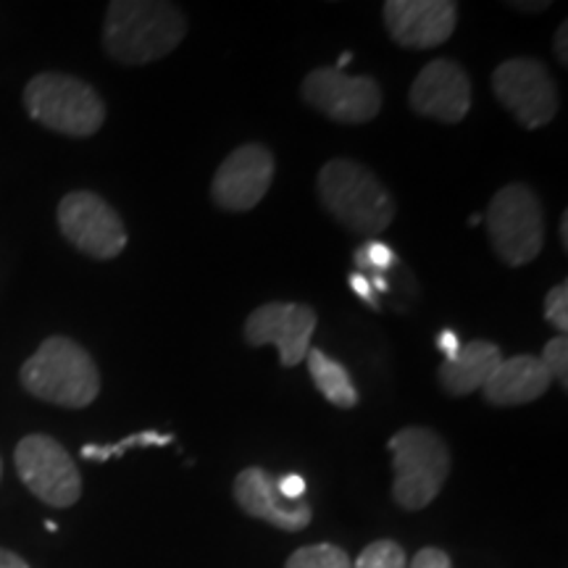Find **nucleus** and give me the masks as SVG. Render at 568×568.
I'll use <instances>...</instances> for the list:
<instances>
[{
	"label": "nucleus",
	"instance_id": "13",
	"mask_svg": "<svg viewBox=\"0 0 568 568\" xmlns=\"http://www.w3.org/2000/svg\"><path fill=\"white\" fill-rule=\"evenodd\" d=\"M408 101L418 116L437 119L443 124H458L471 109V80L460 63L435 59L426 63L416 82L410 84Z\"/></svg>",
	"mask_w": 568,
	"mask_h": 568
},
{
	"label": "nucleus",
	"instance_id": "6",
	"mask_svg": "<svg viewBox=\"0 0 568 568\" xmlns=\"http://www.w3.org/2000/svg\"><path fill=\"white\" fill-rule=\"evenodd\" d=\"M487 234L503 264L527 266L545 243V213L535 190L516 182L495 193L487 205Z\"/></svg>",
	"mask_w": 568,
	"mask_h": 568
},
{
	"label": "nucleus",
	"instance_id": "21",
	"mask_svg": "<svg viewBox=\"0 0 568 568\" xmlns=\"http://www.w3.org/2000/svg\"><path fill=\"white\" fill-rule=\"evenodd\" d=\"M353 568H408V558L393 539H376L355 558Z\"/></svg>",
	"mask_w": 568,
	"mask_h": 568
},
{
	"label": "nucleus",
	"instance_id": "24",
	"mask_svg": "<svg viewBox=\"0 0 568 568\" xmlns=\"http://www.w3.org/2000/svg\"><path fill=\"white\" fill-rule=\"evenodd\" d=\"M545 318H548L550 326H556L558 335H566V329H568V287H566V282L556 284V287L548 293V297H545Z\"/></svg>",
	"mask_w": 568,
	"mask_h": 568
},
{
	"label": "nucleus",
	"instance_id": "23",
	"mask_svg": "<svg viewBox=\"0 0 568 568\" xmlns=\"http://www.w3.org/2000/svg\"><path fill=\"white\" fill-rule=\"evenodd\" d=\"M542 366L548 368L550 379H558L560 387H568V339L566 335L552 337L542 351Z\"/></svg>",
	"mask_w": 568,
	"mask_h": 568
},
{
	"label": "nucleus",
	"instance_id": "18",
	"mask_svg": "<svg viewBox=\"0 0 568 568\" xmlns=\"http://www.w3.org/2000/svg\"><path fill=\"white\" fill-rule=\"evenodd\" d=\"M305 361H308V372L316 389L332 403V406L345 410L358 406V389L353 387L351 374H347V368L343 364H337L335 358H329L324 351H316V347H311Z\"/></svg>",
	"mask_w": 568,
	"mask_h": 568
},
{
	"label": "nucleus",
	"instance_id": "3",
	"mask_svg": "<svg viewBox=\"0 0 568 568\" xmlns=\"http://www.w3.org/2000/svg\"><path fill=\"white\" fill-rule=\"evenodd\" d=\"M318 197L345 230L364 237L382 234L395 219V201L385 184L364 163L351 159L324 163L318 172Z\"/></svg>",
	"mask_w": 568,
	"mask_h": 568
},
{
	"label": "nucleus",
	"instance_id": "20",
	"mask_svg": "<svg viewBox=\"0 0 568 568\" xmlns=\"http://www.w3.org/2000/svg\"><path fill=\"white\" fill-rule=\"evenodd\" d=\"M174 437L172 435H161V432H138V435L124 437L122 443L116 445H84L82 447V458L88 460H109V458H122L130 447H161V445H172Z\"/></svg>",
	"mask_w": 568,
	"mask_h": 568
},
{
	"label": "nucleus",
	"instance_id": "10",
	"mask_svg": "<svg viewBox=\"0 0 568 568\" xmlns=\"http://www.w3.org/2000/svg\"><path fill=\"white\" fill-rule=\"evenodd\" d=\"M303 101L339 124H366L379 116L382 90L372 77H351L337 69H314L301 84Z\"/></svg>",
	"mask_w": 568,
	"mask_h": 568
},
{
	"label": "nucleus",
	"instance_id": "32",
	"mask_svg": "<svg viewBox=\"0 0 568 568\" xmlns=\"http://www.w3.org/2000/svg\"><path fill=\"white\" fill-rule=\"evenodd\" d=\"M516 9H531V11H542V9H548V3H514Z\"/></svg>",
	"mask_w": 568,
	"mask_h": 568
},
{
	"label": "nucleus",
	"instance_id": "25",
	"mask_svg": "<svg viewBox=\"0 0 568 568\" xmlns=\"http://www.w3.org/2000/svg\"><path fill=\"white\" fill-rule=\"evenodd\" d=\"M410 568H450V556L439 548H424L410 560Z\"/></svg>",
	"mask_w": 568,
	"mask_h": 568
},
{
	"label": "nucleus",
	"instance_id": "4",
	"mask_svg": "<svg viewBox=\"0 0 568 568\" xmlns=\"http://www.w3.org/2000/svg\"><path fill=\"white\" fill-rule=\"evenodd\" d=\"M395 485L393 497L403 510H422L443 493L450 474V450L435 429L406 426L389 437Z\"/></svg>",
	"mask_w": 568,
	"mask_h": 568
},
{
	"label": "nucleus",
	"instance_id": "5",
	"mask_svg": "<svg viewBox=\"0 0 568 568\" xmlns=\"http://www.w3.org/2000/svg\"><path fill=\"white\" fill-rule=\"evenodd\" d=\"M24 109L45 130L90 138L105 122V103L88 82L59 71H42L24 88Z\"/></svg>",
	"mask_w": 568,
	"mask_h": 568
},
{
	"label": "nucleus",
	"instance_id": "19",
	"mask_svg": "<svg viewBox=\"0 0 568 568\" xmlns=\"http://www.w3.org/2000/svg\"><path fill=\"white\" fill-rule=\"evenodd\" d=\"M284 568H353V560L347 558V552L343 548H337V545L318 542L295 550L287 564H284Z\"/></svg>",
	"mask_w": 568,
	"mask_h": 568
},
{
	"label": "nucleus",
	"instance_id": "31",
	"mask_svg": "<svg viewBox=\"0 0 568 568\" xmlns=\"http://www.w3.org/2000/svg\"><path fill=\"white\" fill-rule=\"evenodd\" d=\"M560 240H564V247H568V213H564V222H560Z\"/></svg>",
	"mask_w": 568,
	"mask_h": 568
},
{
	"label": "nucleus",
	"instance_id": "16",
	"mask_svg": "<svg viewBox=\"0 0 568 568\" xmlns=\"http://www.w3.org/2000/svg\"><path fill=\"white\" fill-rule=\"evenodd\" d=\"M552 385L548 368L537 355H514V358L503 361L495 368L487 385L481 387L489 406L510 408V406H527L542 397Z\"/></svg>",
	"mask_w": 568,
	"mask_h": 568
},
{
	"label": "nucleus",
	"instance_id": "22",
	"mask_svg": "<svg viewBox=\"0 0 568 568\" xmlns=\"http://www.w3.org/2000/svg\"><path fill=\"white\" fill-rule=\"evenodd\" d=\"M395 264H397L395 251L389 245L382 243V240H368L364 247H358V251H355V266L366 268L368 274L387 272V268H393Z\"/></svg>",
	"mask_w": 568,
	"mask_h": 568
},
{
	"label": "nucleus",
	"instance_id": "8",
	"mask_svg": "<svg viewBox=\"0 0 568 568\" xmlns=\"http://www.w3.org/2000/svg\"><path fill=\"white\" fill-rule=\"evenodd\" d=\"M61 234L77 251L98 261H111L126 247V226L101 195L77 190L59 203Z\"/></svg>",
	"mask_w": 568,
	"mask_h": 568
},
{
	"label": "nucleus",
	"instance_id": "12",
	"mask_svg": "<svg viewBox=\"0 0 568 568\" xmlns=\"http://www.w3.org/2000/svg\"><path fill=\"white\" fill-rule=\"evenodd\" d=\"M316 332V311L303 303L258 305L245 322V339L251 347L276 345L284 368L303 364Z\"/></svg>",
	"mask_w": 568,
	"mask_h": 568
},
{
	"label": "nucleus",
	"instance_id": "7",
	"mask_svg": "<svg viewBox=\"0 0 568 568\" xmlns=\"http://www.w3.org/2000/svg\"><path fill=\"white\" fill-rule=\"evenodd\" d=\"M19 479L42 503L71 508L82 495V477L74 458L61 443L48 435H27L13 453Z\"/></svg>",
	"mask_w": 568,
	"mask_h": 568
},
{
	"label": "nucleus",
	"instance_id": "17",
	"mask_svg": "<svg viewBox=\"0 0 568 568\" xmlns=\"http://www.w3.org/2000/svg\"><path fill=\"white\" fill-rule=\"evenodd\" d=\"M500 364V347L495 343H487V339H474V343L460 345V353L456 358L445 361L439 366L437 379L447 395L464 397L485 387L487 379Z\"/></svg>",
	"mask_w": 568,
	"mask_h": 568
},
{
	"label": "nucleus",
	"instance_id": "1",
	"mask_svg": "<svg viewBox=\"0 0 568 568\" xmlns=\"http://www.w3.org/2000/svg\"><path fill=\"white\" fill-rule=\"evenodd\" d=\"M182 9L155 0H113L105 11L103 45L113 61L126 67L159 61L184 40Z\"/></svg>",
	"mask_w": 568,
	"mask_h": 568
},
{
	"label": "nucleus",
	"instance_id": "26",
	"mask_svg": "<svg viewBox=\"0 0 568 568\" xmlns=\"http://www.w3.org/2000/svg\"><path fill=\"white\" fill-rule=\"evenodd\" d=\"M276 489H280V495L284 497V500H303L305 489H308V485H305V479L301 477V474H284L282 479H276Z\"/></svg>",
	"mask_w": 568,
	"mask_h": 568
},
{
	"label": "nucleus",
	"instance_id": "11",
	"mask_svg": "<svg viewBox=\"0 0 568 568\" xmlns=\"http://www.w3.org/2000/svg\"><path fill=\"white\" fill-rule=\"evenodd\" d=\"M276 172L274 153L258 142H247L232 151L216 169L211 197L219 209L243 213L264 201Z\"/></svg>",
	"mask_w": 568,
	"mask_h": 568
},
{
	"label": "nucleus",
	"instance_id": "28",
	"mask_svg": "<svg viewBox=\"0 0 568 568\" xmlns=\"http://www.w3.org/2000/svg\"><path fill=\"white\" fill-rule=\"evenodd\" d=\"M437 347L445 353V361H453L460 353V339L453 329H445V332H439Z\"/></svg>",
	"mask_w": 568,
	"mask_h": 568
},
{
	"label": "nucleus",
	"instance_id": "2",
	"mask_svg": "<svg viewBox=\"0 0 568 568\" xmlns=\"http://www.w3.org/2000/svg\"><path fill=\"white\" fill-rule=\"evenodd\" d=\"M21 387L42 403L61 408H88L101 395V374L80 343L48 337L19 372Z\"/></svg>",
	"mask_w": 568,
	"mask_h": 568
},
{
	"label": "nucleus",
	"instance_id": "33",
	"mask_svg": "<svg viewBox=\"0 0 568 568\" xmlns=\"http://www.w3.org/2000/svg\"><path fill=\"white\" fill-rule=\"evenodd\" d=\"M351 61H353V53H345L343 59H339V63H337V71H343V69H345L347 63H351Z\"/></svg>",
	"mask_w": 568,
	"mask_h": 568
},
{
	"label": "nucleus",
	"instance_id": "14",
	"mask_svg": "<svg viewBox=\"0 0 568 568\" xmlns=\"http://www.w3.org/2000/svg\"><path fill=\"white\" fill-rule=\"evenodd\" d=\"M385 24L389 38L400 48H429L443 45L456 30L458 6L450 0H387Z\"/></svg>",
	"mask_w": 568,
	"mask_h": 568
},
{
	"label": "nucleus",
	"instance_id": "27",
	"mask_svg": "<svg viewBox=\"0 0 568 568\" xmlns=\"http://www.w3.org/2000/svg\"><path fill=\"white\" fill-rule=\"evenodd\" d=\"M347 282H351V290L355 295L361 297V301H366L368 305H374L376 308V297H374V290L372 284H368V280L361 272H353L351 276H347Z\"/></svg>",
	"mask_w": 568,
	"mask_h": 568
},
{
	"label": "nucleus",
	"instance_id": "9",
	"mask_svg": "<svg viewBox=\"0 0 568 568\" xmlns=\"http://www.w3.org/2000/svg\"><path fill=\"white\" fill-rule=\"evenodd\" d=\"M495 98L527 130L550 124L558 113V90L550 71L537 59H508L493 74Z\"/></svg>",
	"mask_w": 568,
	"mask_h": 568
},
{
	"label": "nucleus",
	"instance_id": "29",
	"mask_svg": "<svg viewBox=\"0 0 568 568\" xmlns=\"http://www.w3.org/2000/svg\"><path fill=\"white\" fill-rule=\"evenodd\" d=\"M566 40H568V24L564 21V24L558 27V32H556V55H558V61L564 63H568V48H566Z\"/></svg>",
	"mask_w": 568,
	"mask_h": 568
},
{
	"label": "nucleus",
	"instance_id": "30",
	"mask_svg": "<svg viewBox=\"0 0 568 568\" xmlns=\"http://www.w3.org/2000/svg\"><path fill=\"white\" fill-rule=\"evenodd\" d=\"M0 568H30V566H27V560L19 558L17 552L0 548Z\"/></svg>",
	"mask_w": 568,
	"mask_h": 568
},
{
	"label": "nucleus",
	"instance_id": "15",
	"mask_svg": "<svg viewBox=\"0 0 568 568\" xmlns=\"http://www.w3.org/2000/svg\"><path fill=\"white\" fill-rule=\"evenodd\" d=\"M234 500L247 516L272 524L282 531H301L311 524L314 510L305 500H284L276 489V479L264 468H243L234 479Z\"/></svg>",
	"mask_w": 568,
	"mask_h": 568
},
{
	"label": "nucleus",
	"instance_id": "34",
	"mask_svg": "<svg viewBox=\"0 0 568 568\" xmlns=\"http://www.w3.org/2000/svg\"><path fill=\"white\" fill-rule=\"evenodd\" d=\"M0 477H3V460H0Z\"/></svg>",
	"mask_w": 568,
	"mask_h": 568
}]
</instances>
